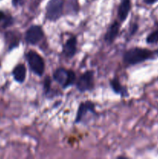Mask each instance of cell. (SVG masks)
I'll return each instance as SVG.
<instances>
[{"label":"cell","instance_id":"1","mask_svg":"<svg viewBox=\"0 0 158 159\" xmlns=\"http://www.w3.org/2000/svg\"><path fill=\"white\" fill-rule=\"evenodd\" d=\"M158 55V51H153L147 48H133L125 53L123 61L129 65H134L153 58Z\"/></svg>","mask_w":158,"mask_h":159},{"label":"cell","instance_id":"2","mask_svg":"<svg viewBox=\"0 0 158 159\" xmlns=\"http://www.w3.org/2000/svg\"><path fill=\"white\" fill-rule=\"evenodd\" d=\"M54 79L64 89H66L74 83L76 80V75L75 73L71 70L60 68L54 71Z\"/></svg>","mask_w":158,"mask_h":159},{"label":"cell","instance_id":"3","mask_svg":"<svg viewBox=\"0 0 158 159\" xmlns=\"http://www.w3.org/2000/svg\"><path fill=\"white\" fill-rule=\"evenodd\" d=\"M26 57L30 69L38 76L43 75L45 70V63L43 57L34 51H28Z\"/></svg>","mask_w":158,"mask_h":159},{"label":"cell","instance_id":"4","mask_svg":"<svg viewBox=\"0 0 158 159\" xmlns=\"http://www.w3.org/2000/svg\"><path fill=\"white\" fill-rule=\"evenodd\" d=\"M64 0H50L46 7V17L50 21H56L62 15Z\"/></svg>","mask_w":158,"mask_h":159},{"label":"cell","instance_id":"5","mask_svg":"<svg viewBox=\"0 0 158 159\" xmlns=\"http://www.w3.org/2000/svg\"><path fill=\"white\" fill-rule=\"evenodd\" d=\"M76 87L81 93L92 89L94 87V71H88L84 73L77 80Z\"/></svg>","mask_w":158,"mask_h":159},{"label":"cell","instance_id":"6","mask_svg":"<svg viewBox=\"0 0 158 159\" xmlns=\"http://www.w3.org/2000/svg\"><path fill=\"white\" fill-rule=\"evenodd\" d=\"M43 30L40 26H37V25L31 26L26 33V40L29 44H37L43 39Z\"/></svg>","mask_w":158,"mask_h":159},{"label":"cell","instance_id":"7","mask_svg":"<svg viewBox=\"0 0 158 159\" xmlns=\"http://www.w3.org/2000/svg\"><path fill=\"white\" fill-rule=\"evenodd\" d=\"M88 113H94V104L92 102L87 101V102H81L79 106L78 110L76 116V123H79L81 121V120L86 116Z\"/></svg>","mask_w":158,"mask_h":159},{"label":"cell","instance_id":"8","mask_svg":"<svg viewBox=\"0 0 158 159\" xmlns=\"http://www.w3.org/2000/svg\"><path fill=\"white\" fill-rule=\"evenodd\" d=\"M77 51V38L75 37H71L66 41L64 45L63 51L65 56L69 58L74 57Z\"/></svg>","mask_w":158,"mask_h":159},{"label":"cell","instance_id":"9","mask_svg":"<svg viewBox=\"0 0 158 159\" xmlns=\"http://www.w3.org/2000/svg\"><path fill=\"white\" fill-rule=\"evenodd\" d=\"M119 28H120V24L117 21H115L111 26L108 27L106 34L105 35V40L108 43H112L114 41L115 39L118 36L119 32Z\"/></svg>","mask_w":158,"mask_h":159},{"label":"cell","instance_id":"10","mask_svg":"<svg viewBox=\"0 0 158 159\" xmlns=\"http://www.w3.org/2000/svg\"><path fill=\"white\" fill-rule=\"evenodd\" d=\"M130 8H131L130 0H122L118 10V16L122 22H123L127 18L130 11Z\"/></svg>","mask_w":158,"mask_h":159},{"label":"cell","instance_id":"11","mask_svg":"<svg viewBox=\"0 0 158 159\" xmlns=\"http://www.w3.org/2000/svg\"><path fill=\"white\" fill-rule=\"evenodd\" d=\"M12 75H13L14 79L16 82L22 83L25 81L26 75V68L24 65H19L14 68L12 71Z\"/></svg>","mask_w":158,"mask_h":159},{"label":"cell","instance_id":"12","mask_svg":"<svg viewBox=\"0 0 158 159\" xmlns=\"http://www.w3.org/2000/svg\"><path fill=\"white\" fill-rule=\"evenodd\" d=\"M110 85H111L112 89L114 90L115 93H118V94H121L123 96L127 95L126 89H125L123 86L121 85L118 78H114L113 79H112V80L110 81Z\"/></svg>","mask_w":158,"mask_h":159},{"label":"cell","instance_id":"13","mask_svg":"<svg viewBox=\"0 0 158 159\" xmlns=\"http://www.w3.org/2000/svg\"><path fill=\"white\" fill-rule=\"evenodd\" d=\"M147 43L149 44L158 43V29L152 31L147 37Z\"/></svg>","mask_w":158,"mask_h":159},{"label":"cell","instance_id":"14","mask_svg":"<svg viewBox=\"0 0 158 159\" xmlns=\"http://www.w3.org/2000/svg\"><path fill=\"white\" fill-rule=\"evenodd\" d=\"M50 84H51L50 79V77H46V79H45L44 82H43V87H44V90L46 93H48V92L50 91Z\"/></svg>","mask_w":158,"mask_h":159},{"label":"cell","instance_id":"15","mask_svg":"<svg viewBox=\"0 0 158 159\" xmlns=\"http://www.w3.org/2000/svg\"><path fill=\"white\" fill-rule=\"evenodd\" d=\"M143 1H144V2L146 3V4L153 5V4H154L155 2H156L158 0H143Z\"/></svg>","mask_w":158,"mask_h":159},{"label":"cell","instance_id":"16","mask_svg":"<svg viewBox=\"0 0 158 159\" xmlns=\"http://www.w3.org/2000/svg\"><path fill=\"white\" fill-rule=\"evenodd\" d=\"M5 18H6V15H5V13L3 12H2V11H0V21L4 20Z\"/></svg>","mask_w":158,"mask_h":159},{"label":"cell","instance_id":"17","mask_svg":"<svg viewBox=\"0 0 158 159\" xmlns=\"http://www.w3.org/2000/svg\"><path fill=\"white\" fill-rule=\"evenodd\" d=\"M20 1H21V0H12V4H13L14 6H16Z\"/></svg>","mask_w":158,"mask_h":159},{"label":"cell","instance_id":"18","mask_svg":"<svg viewBox=\"0 0 158 159\" xmlns=\"http://www.w3.org/2000/svg\"><path fill=\"white\" fill-rule=\"evenodd\" d=\"M156 26H157V28H158V21H157V22H156Z\"/></svg>","mask_w":158,"mask_h":159}]
</instances>
